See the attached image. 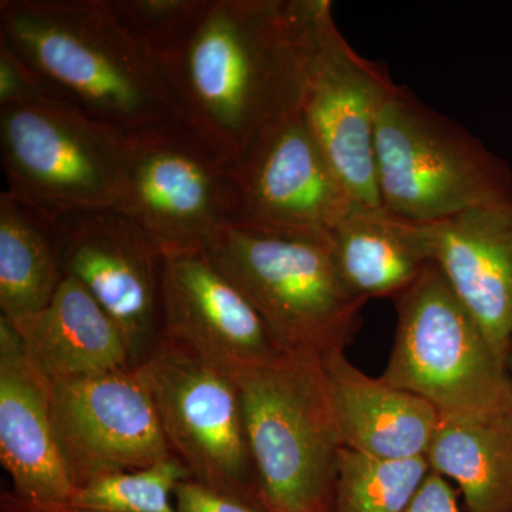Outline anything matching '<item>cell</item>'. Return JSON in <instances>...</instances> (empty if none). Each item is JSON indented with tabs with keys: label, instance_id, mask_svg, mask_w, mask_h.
Returning a JSON list of instances; mask_svg holds the SVG:
<instances>
[{
	"label": "cell",
	"instance_id": "cell-1",
	"mask_svg": "<svg viewBox=\"0 0 512 512\" xmlns=\"http://www.w3.org/2000/svg\"><path fill=\"white\" fill-rule=\"evenodd\" d=\"M320 0H210L190 35L158 57L183 123L231 165L301 109Z\"/></svg>",
	"mask_w": 512,
	"mask_h": 512
},
{
	"label": "cell",
	"instance_id": "cell-2",
	"mask_svg": "<svg viewBox=\"0 0 512 512\" xmlns=\"http://www.w3.org/2000/svg\"><path fill=\"white\" fill-rule=\"evenodd\" d=\"M0 42L63 100L126 133L183 123L156 57L110 0H2Z\"/></svg>",
	"mask_w": 512,
	"mask_h": 512
},
{
	"label": "cell",
	"instance_id": "cell-3",
	"mask_svg": "<svg viewBox=\"0 0 512 512\" xmlns=\"http://www.w3.org/2000/svg\"><path fill=\"white\" fill-rule=\"evenodd\" d=\"M235 380L266 507L330 512L343 443L322 355L286 350Z\"/></svg>",
	"mask_w": 512,
	"mask_h": 512
},
{
	"label": "cell",
	"instance_id": "cell-4",
	"mask_svg": "<svg viewBox=\"0 0 512 512\" xmlns=\"http://www.w3.org/2000/svg\"><path fill=\"white\" fill-rule=\"evenodd\" d=\"M376 178L384 210L423 224L512 201L510 164L396 83L377 119Z\"/></svg>",
	"mask_w": 512,
	"mask_h": 512
},
{
	"label": "cell",
	"instance_id": "cell-5",
	"mask_svg": "<svg viewBox=\"0 0 512 512\" xmlns=\"http://www.w3.org/2000/svg\"><path fill=\"white\" fill-rule=\"evenodd\" d=\"M202 252L285 350H345L362 325L366 301L343 281L328 242L225 227Z\"/></svg>",
	"mask_w": 512,
	"mask_h": 512
},
{
	"label": "cell",
	"instance_id": "cell-6",
	"mask_svg": "<svg viewBox=\"0 0 512 512\" xmlns=\"http://www.w3.org/2000/svg\"><path fill=\"white\" fill-rule=\"evenodd\" d=\"M393 302L397 326L384 382L441 416H505L507 365L439 266L427 265Z\"/></svg>",
	"mask_w": 512,
	"mask_h": 512
},
{
	"label": "cell",
	"instance_id": "cell-7",
	"mask_svg": "<svg viewBox=\"0 0 512 512\" xmlns=\"http://www.w3.org/2000/svg\"><path fill=\"white\" fill-rule=\"evenodd\" d=\"M128 137L63 99L0 107L8 190L57 218L116 210Z\"/></svg>",
	"mask_w": 512,
	"mask_h": 512
},
{
	"label": "cell",
	"instance_id": "cell-8",
	"mask_svg": "<svg viewBox=\"0 0 512 512\" xmlns=\"http://www.w3.org/2000/svg\"><path fill=\"white\" fill-rule=\"evenodd\" d=\"M137 367L165 439L192 480L262 500L237 380L165 335Z\"/></svg>",
	"mask_w": 512,
	"mask_h": 512
},
{
	"label": "cell",
	"instance_id": "cell-9",
	"mask_svg": "<svg viewBox=\"0 0 512 512\" xmlns=\"http://www.w3.org/2000/svg\"><path fill=\"white\" fill-rule=\"evenodd\" d=\"M228 227L328 242L363 207L333 170L301 109L266 128L228 165Z\"/></svg>",
	"mask_w": 512,
	"mask_h": 512
},
{
	"label": "cell",
	"instance_id": "cell-10",
	"mask_svg": "<svg viewBox=\"0 0 512 512\" xmlns=\"http://www.w3.org/2000/svg\"><path fill=\"white\" fill-rule=\"evenodd\" d=\"M116 211L165 256L202 252L228 227V165L184 123L130 133Z\"/></svg>",
	"mask_w": 512,
	"mask_h": 512
},
{
	"label": "cell",
	"instance_id": "cell-11",
	"mask_svg": "<svg viewBox=\"0 0 512 512\" xmlns=\"http://www.w3.org/2000/svg\"><path fill=\"white\" fill-rule=\"evenodd\" d=\"M49 404L76 490L174 456L140 367L50 383Z\"/></svg>",
	"mask_w": 512,
	"mask_h": 512
},
{
	"label": "cell",
	"instance_id": "cell-12",
	"mask_svg": "<svg viewBox=\"0 0 512 512\" xmlns=\"http://www.w3.org/2000/svg\"><path fill=\"white\" fill-rule=\"evenodd\" d=\"M393 86L386 64L356 52L336 25L332 3L320 0L301 111L333 170L363 207H382L376 127Z\"/></svg>",
	"mask_w": 512,
	"mask_h": 512
},
{
	"label": "cell",
	"instance_id": "cell-13",
	"mask_svg": "<svg viewBox=\"0 0 512 512\" xmlns=\"http://www.w3.org/2000/svg\"><path fill=\"white\" fill-rule=\"evenodd\" d=\"M63 276L76 279L119 326L133 366L163 336V249L116 210L57 218Z\"/></svg>",
	"mask_w": 512,
	"mask_h": 512
},
{
	"label": "cell",
	"instance_id": "cell-14",
	"mask_svg": "<svg viewBox=\"0 0 512 512\" xmlns=\"http://www.w3.org/2000/svg\"><path fill=\"white\" fill-rule=\"evenodd\" d=\"M163 335L234 379L286 352L254 306L204 252L165 259Z\"/></svg>",
	"mask_w": 512,
	"mask_h": 512
},
{
	"label": "cell",
	"instance_id": "cell-15",
	"mask_svg": "<svg viewBox=\"0 0 512 512\" xmlns=\"http://www.w3.org/2000/svg\"><path fill=\"white\" fill-rule=\"evenodd\" d=\"M49 387L0 315V460L12 480L3 512H73L77 490L53 433Z\"/></svg>",
	"mask_w": 512,
	"mask_h": 512
},
{
	"label": "cell",
	"instance_id": "cell-16",
	"mask_svg": "<svg viewBox=\"0 0 512 512\" xmlns=\"http://www.w3.org/2000/svg\"><path fill=\"white\" fill-rule=\"evenodd\" d=\"M434 264L501 360L512 352V201L426 224Z\"/></svg>",
	"mask_w": 512,
	"mask_h": 512
},
{
	"label": "cell",
	"instance_id": "cell-17",
	"mask_svg": "<svg viewBox=\"0 0 512 512\" xmlns=\"http://www.w3.org/2000/svg\"><path fill=\"white\" fill-rule=\"evenodd\" d=\"M323 373L343 447L382 460L424 457L440 413L416 394L370 377L335 349Z\"/></svg>",
	"mask_w": 512,
	"mask_h": 512
},
{
	"label": "cell",
	"instance_id": "cell-18",
	"mask_svg": "<svg viewBox=\"0 0 512 512\" xmlns=\"http://www.w3.org/2000/svg\"><path fill=\"white\" fill-rule=\"evenodd\" d=\"M6 319L30 362L49 384L133 367L119 326L90 292L69 276H64L45 308Z\"/></svg>",
	"mask_w": 512,
	"mask_h": 512
},
{
	"label": "cell",
	"instance_id": "cell-19",
	"mask_svg": "<svg viewBox=\"0 0 512 512\" xmlns=\"http://www.w3.org/2000/svg\"><path fill=\"white\" fill-rule=\"evenodd\" d=\"M340 276L359 298L394 299L433 262L426 224L357 207L329 237Z\"/></svg>",
	"mask_w": 512,
	"mask_h": 512
},
{
	"label": "cell",
	"instance_id": "cell-20",
	"mask_svg": "<svg viewBox=\"0 0 512 512\" xmlns=\"http://www.w3.org/2000/svg\"><path fill=\"white\" fill-rule=\"evenodd\" d=\"M424 457L430 471L458 485L468 512H512V426L507 414H440Z\"/></svg>",
	"mask_w": 512,
	"mask_h": 512
},
{
	"label": "cell",
	"instance_id": "cell-21",
	"mask_svg": "<svg viewBox=\"0 0 512 512\" xmlns=\"http://www.w3.org/2000/svg\"><path fill=\"white\" fill-rule=\"evenodd\" d=\"M57 217L9 190L0 194V311L19 318L52 301L63 281Z\"/></svg>",
	"mask_w": 512,
	"mask_h": 512
},
{
	"label": "cell",
	"instance_id": "cell-22",
	"mask_svg": "<svg viewBox=\"0 0 512 512\" xmlns=\"http://www.w3.org/2000/svg\"><path fill=\"white\" fill-rule=\"evenodd\" d=\"M429 471L426 457L382 460L343 447L330 512H404Z\"/></svg>",
	"mask_w": 512,
	"mask_h": 512
},
{
	"label": "cell",
	"instance_id": "cell-23",
	"mask_svg": "<svg viewBox=\"0 0 512 512\" xmlns=\"http://www.w3.org/2000/svg\"><path fill=\"white\" fill-rule=\"evenodd\" d=\"M188 478L187 468L173 456L79 488L74 494L73 512H178L175 488Z\"/></svg>",
	"mask_w": 512,
	"mask_h": 512
},
{
	"label": "cell",
	"instance_id": "cell-24",
	"mask_svg": "<svg viewBox=\"0 0 512 512\" xmlns=\"http://www.w3.org/2000/svg\"><path fill=\"white\" fill-rule=\"evenodd\" d=\"M124 25L156 59L180 45L210 0H110Z\"/></svg>",
	"mask_w": 512,
	"mask_h": 512
},
{
	"label": "cell",
	"instance_id": "cell-25",
	"mask_svg": "<svg viewBox=\"0 0 512 512\" xmlns=\"http://www.w3.org/2000/svg\"><path fill=\"white\" fill-rule=\"evenodd\" d=\"M62 99L50 84L10 47L0 42V107Z\"/></svg>",
	"mask_w": 512,
	"mask_h": 512
},
{
	"label": "cell",
	"instance_id": "cell-26",
	"mask_svg": "<svg viewBox=\"0 0 512 512\" xmlns=\"http://www.w3.org/2000/svg\"><path fill=\"white\" fill-rule=\"evenodd\" d=\"M178 512H272L261 498L217 490L188 478L175 488Z\"/></svg>",
	"mask_w": 512,
	"mask_h": 512
},
{
	"label": "cell",
	"instance_id": "cell-27",
	"mask_svg": "<svg viewBox=\"0 0 512 512\" xmlns=\"http://www.w3.org/2000/svg\"><path fill=\"white\" fill-rule=\"evenodd\" d=\"M404 512H463L447 478L429 471Z\"/></svg>",
	"mask_w": 512,
	"mask_h": 512
},
{
	"label": "cell",
	"instance_id": "cell-28",
	"mask_svg": "<svg viewBox=\"0 0 512 512\" xmlns=\"http://www.w3.org/2000/svg\"><path fill=\"white\" fill-rule=\"evenodd\" d=\"M505 412L512 426V352L508 357L507 363V403H505Z\"/></svg>",
	"mask_w": 512,
	"mask_h": 512
}]
</instances>
